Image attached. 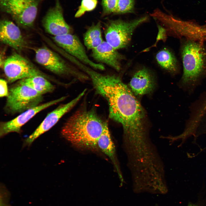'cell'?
<instances>
[{
	"label": "cell",
	"mask_w": 206,
	"mask_h": 206,
	"mask_svg": "<svg viewBox=\"0 0 206 206\" xmlns=\"http://www.w3.org/2000/svg\"><path fill=\"white\" fill-rule=\"evenodd\" d=\"M92 83L96 92L108 105L109 117L122 126L126 132L138 136L142 134L145 114L134 94L115 75L100 74Z\"/></svg>",
	"instance_id": "cell-1"
},
{
	"label": "cell",
	"mask_w": 206,
	"mask_h": 206,
	"mask_svg": "<svg viewBox=\"0 0 206 206\" xmlns=\"http://www.w3.org/2000/svg\"><path fill=\"white\" fill-rule=\"evenodd\" d=\"M107 122L94 110H80L71 116L62 127V136L80 148L94 149Z\"/></svg>",
	"instance_id": "cell-2"
},
{
	"label": "cell",
	"mask_w": 206,
	"mask_h": 206,
	"mask_svg": "<svg viewBox=\"0 0 206 206\" xmlns=\"http://www.w3.org/2000/svg\"><path fill=\"white\" fill-rule=\"evenodd\" d=\"M181 55L183 70L178 85L190 95L206 78V51L201 43L188 39L183 44Z\"/></svg>",
	"instance_id": "cell-3"
},
{
	"label": "cell",
	"mask_w": 206,
	"mask_h": 206,
	"mask_svg": "<svg viewBox=\"0 0 206 206\" xmlns=\"http://www.w3.org/2000/svg\"><path fill=\"white\" fill-rule=\"evenodd\" d=\"M148 18L147 16H144L129 21L120 19L109 20L104 30L105 41L116 50L126 48L135 29Z\"/></svg>",
	"instance_id": "cell-4"
},
{
	"label": "cell",
	"mask_w": 206,
	"mask_h": 206,
	"mask_svg": "<svg viewBox=\"0 0 206 206\" xmlns=\"http://www.w3.org/2000/svg\"><path fill=\"white\" fill-rule=\"evenodd\" d=\"M43 100L42 94L19 82L9 90L5 110L10 114L21 113L39 105Z\"/></svg>",
	"instance_id": "cell-5"
},
{
	"label": "cell",
	"mask_w": 206,
	"mask_h": 206,
	"mask_svg": "<svg viewBox=\"0 0 206 206\" xmlns=\"http://www.w3.org/2000/svg\"><path fill=\"white\" fill-rule=\"evenodd\" d=\"M36 62L52 72L59 75H68L85 80L89 77L69 64L57 53L45 46L35 49Z\"/></svg>",
	"instance_id": "cell-6"
},
{
	"label": "cell",
	"mask_w": 206,
	"mask_h": 206,
	"mask_svg": "<svg viewBox=\"0 0 206 206\" xmlns=\"http://www.w3.org/2000/svg\"><path fill=\"white\" fill-rule=\"evenodd\" d=\"M2 11L10 15L18 24L24 27L33 24L39 0H0Z\"/></svg>",
	"instance_id": "cell-7"
},
{
	"label": "cell",
	"mask_w": 206,
	"mask_h": 206,
	"mask_svg": "<svg viewBox=\"0 0 206 206\" xmlns=\"http://www.w3.org/2000/svg\"><path fill=\"white\" fill-rule=\"evenodd\" d=\"M3 66L4 74L10 83L37 75L47 76L28 60L16 53L7 57Z\"/></svg>",
	"instance_id": "cell-8"
},
{
	"label": "cell",
	"mask_w": 206,
	"mask_h": 206,
	"mask_svg": "<svg viewBox=\"0 0 206 206\" xmlns=\"http://www.w3.org/2000/svg\"><path fill=\"white\" fill-rule=\"evenodd\" d=\"M52 38L60 47L83 64L95 70L105 69L104 64L94 62L89 58L84 46L76 35L68 33Z\"/></svg>",
	"instance_id": "cell-9"
},
{
	"label": "cell",
	"mask_w": 206,
	"mask_h": 206,
	"mask_svg": "<svg viewBox=\"0 0 206 206\" xmlns=\"http://www.w3.org/2000/svg\"><path fill=\"white\" fill-rule=\"evenodd\" d=\"M84 90L76 97L66 104H62L49 113L35 130L24 140V146H29L38 137L49 130L60 119L74 107L84 95Z\"/></svg>",
	"instance_id": "cell-10"
},
{
	"label": "cell",
	"mask_w": 206,
	"mask_h": 206,
	"mask_svg": "<svg viewBox=\"0 0 206 206\" xmlns=\"http://www.w3.org/2000/svg\"><path fill=\"white\" fill-rule=\"evenodd\" d=\"M63 96L47 102L39 104L21 113L15 118L9 121L2 122L0 125V136L3 137L11 132H21L22 127L35 115L48 107L64 100Z\"/></svg>",
	"instance_id": "cell-11"
},
{
	"label": "cell",
	"mask_w": 206,
	"mask_h": 206,
	"mask_svg": "<svg viewBox=\"0 0 206 206\" xmlns=\"http://www.w3.org/2000/svg\"><path fill=\"white\" fill-rule=\"evenodd\" d=\"M42 23L45 32L53 36L73 33L72 28L64 19L59 0H56L55 6L48 10Z\"/></svg>",
	"instance_id": "cell-12"
},
{
	"label": "cell",
	"mask_w": 206,
	"mask_h": 206,
	"mask_svg": "<svg viewBox=\"0 0 206 206\" xmlns=\"http://www.w3.org/2000/svg\"><path fill=\"white\" fill-rule=\"evenodd\" d=\"M91 56L96 63L105 64L117 71L120 70L121 62L124 59L123 55L105 41L92 50Z\"/></svg>",
	"instance_id": "cell-13"
},
{
	"label": "cell",
	"mask_w": 206,
	"mask_h": 206,
	"mask_svg": "<svg viewBox=\"0 0 206 206\" xmlns=\"http://www.w3.org/2000/svg\"><path fill=\"white\" fill-rule=\"evenodd\" d=\"M0 40L2 43L18 51L23 49L26 45L19 27L12 21L7 20L0 21Z\"/></svg>",
	"instance_id": "cell-14"
},
{
	"label": "cell",
	"mask_w": 206,
	"mask_h": 206,
	"mask_svg": "<svg viewBox=\"0 0 206 206\" xmlns=\"http://www.w3.org/2000/svg\"><path fill=\"white\" fill-rule=\"evenodd\" d=\"M130 89L136 95L142 96L153 89L154 82L152 76L146 69L143 68L134 74L129 84Z\"/></svg>",
	"instance_id": "cell-15"
},
{
	"label": "cell",
	"mask_w": 206,
	"mask_h": 206,
	"mask_svg": "<svg viewBox=\"0 0 206 206\" xmlns=\"http://www.w3.org/2000/svg\"><path fill=\"white\" fill-rule=\"evenodd\" d=\"M84 46L91 50L99 45L103 41L102 36V25L100 22L89 27L83 36Z\"/></svg>",
	"instance_id": "cell-16"
},
{
	"label": "cell",
	"mask_w": 206,
	"mask_h": 206,
	"mask_svg": "<svg viewBox=\"0 0 206 206\" xmlns=\"http://www.w3.org/2000/svg\"><path fill=\"white\" fill-rule=\"evenodd\" d=\"M19 82L28 86L42 95L52 92L55 88L45 77L41 75L26 78L20 80Z\"/></svg>",
	"instance_id": "cell-17"
},
{
	"label": "cell",
	"mask_w": 206,
	"mask_h": 206,
	"mask_svg": "<svg viewBox=\"0 0 206 206\" xmlns=\"http://www.w3.org/2000/svg\"><path fill=\"white\" fill-rule=\"evenodd\" d=\"M156 59L162 68L173 74L178 72L177 59L173 53L169 49L164 48L157 54Z\"/></svg>",
	"instance_id": "cell-18"
},
{
	"label": "cell",
	"mask_w": 206,
	"mask_h": 206,
	"mask_svg": "<svg viewBox=\"0 0 206 206\" xmlns=\"http://www.w3.org/2000/svg\"><path fill=\"white\" fill-rule=\"evenodd\" d=\"M97 145L112 160L118 172L115 158V146L111 138L107 122L98 139Z\"/></svg>",
	"instance_id": "cell-19"
},
{
	"label": "cell",
	"mask_w": 206,
	"mask_h": 206,
	"mask_svg": "<svg viewBox=\"0 0 206 206\" xmlns=\"http://www.w3.org/2000/svg\"><path fill=\"white\" fill-rule=\"evenodd\" d=\"M135 0H119L114 13L122 14L133 13Z\"/></svg>",
	"instance_id": "cell-20"
},
{
	"label": "cell",
	"mask_w": 206,
	"mask_h": 206,
	"mask_svg": "<svg viewBox=\"0 0 206 206\" xmlns=\"http://www.w3.org/2000/svg\"><path fill=\"white\" fill-rule=\"evenodd\" d=\"M97 3V0H82L81 5L75 14V17H80L85 12L93 10L96 7Z\"/></svg>",
	"instance_id": "cell-21"
},
{
	"label": "cell",
	"mask_w": 206,
	"mask_h": 206,
	"mask_svg": "<svg viewBox=\"0 0 206 206\" xmlns=\"http://www.w3.org/2000/svg\"><path fill=\"white\" fill-rule=\"evenodd\" d=\"M119 0H102L103 15H107L114 13Z\"/></svg>",
	"instance_id": "cell-22"
},
{
	"label": "cell",
	"mask_w": 206,
	"mask_h": 206,
	"mask_svg": "<svg viewBox=\"0 0 206 206\" xmlns=\"http://www.w3.org/2000/svg\"><path fill=\"white\" fill-rule=\"evenodd\" d=\"M196 134L198 136L206 134V109L204 111L196 126ZM206 149V147L205 148Z\"/></svg>",
	"instance_id": "cell-23"
},
{
	"label": "cell",
	"mask_w": 206,
	"mask_h": 206,
	"mask_svg": "<svg viewBox=\"0 0 206 206\" xmlns=\"http://www.w3.org/2000/svg\"><path fill=\"white\" fill-rule=\"evenodd\" d=\"M7 82L3 79L0 80V96L1 97H7L9 94Z\"/></svg>",
	"instance_id": "cell-24"
},
{
	"label": "cell",
	"mask_w": 206,
	"mask_h": 206,
	"mask_svg": "<svg viewBox=\"0 0 206 206\" xmlns=\"http://www.w3.org/2000/svg\"><path fill=\"white\" fill-rule=\"evenodd\" d=\"M204 34H206V29H204Z\"/></svg>",
	"instance_id": "cell-25"
},
{
	"label": "cell",
	"mask_w": 206,
	"mask_h": 206,
	"mask_svg": "<svg viewBox=\"0 0 206 206\" xmlns=\"http://www.w3.org/2000/svg\"><path fill=\"white\" fill-rule=\"evenodd\" d=\"M188 206H195L194 205H190Z\"/></svg>",
	"instance_id": "cell-26"
},
{
	"label": "cell",
	"mask_w": 206,
	"mask_h": 206,
	"mask_svg": "<svg viewBox=\"0 0 206 206\" xmlns=\"http://www.w3.org/2000/svg\"></svg>",
	"instance_id": "cell-27"
}]
</instances>
